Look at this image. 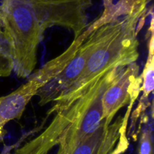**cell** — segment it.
<instances>
[{"label":"cell","instance_id":"cell-7","mask_svg":"<svg viewBox=\"0 0 154 154\" xmlns=\"http://www.w3.org/2000/svg\"><path fill=\"white\" fill-rule=\"evenodd\" d=\"M14 70L10 48L0 23V77H8Z\"/></svg>","mask_w":154,"mask_h":154},{"label":"cell","instance_id":"cell-6","mask_svg":"<svg viewBox=\"0 0 154 154\" xmlns=\"http://www.w3.org/2000/svg\"><path fill=\"white\" fill-rule=\"evenodd\" d=\"M150 38L149 42V54L147 63L144 66V71L141 77L142 79V86L141 87V91H142V96L138 103V108L133 112L132 120H136L140 114L145 110L147 105L146 102L148 101L150 93L153 92L154 87V44H153V20L152 17L150 22Z\"/></svg>","mask_w":154,"mask_h":154},{"label":"cell","instance_id":"cell-2","mask_svg":"<svg viewBox=\"0 0 154 154\" xmlns=\"http://www.w3.org/2000/svg\"><path fill=\"white\" fill-rule=\"evenodd\" d=\"M68 63V57L61 54L48 62L19 88L7 96L0 97V141H3L5 135V126L11 120L20 118L32 98L61 72Z\"/></svg>","mask_w":154,"mask_h":154},{"label":"cell","instance_id":"cell-8","mask_svg":"<svg viewBox=\"0 0 154 154\" xmlns=\"http://www.w3.org/2000/svg\"><path fill=\"white\" fill-rule=\"evenodd\" d=\"M14 147V145L11 146H5L4 148H3L2 151L1 152L0 154H12L11 150H13Z\"/></svg>","mask_w":154,"mask_h":154},{"label":"cell","instance_id":"cell-1","mask_svg":"<svg viewBox=\"0 0 154 154\" xmlns=\"http://www.w3.org/2000/svg\"><path fill=\"white\" fill-rule=\"evenodd\" d=\"M43 29L54 26L71 29L78 38L88 26L87 11L92 0H18Z\"/></svg>","mask_w":154,"mask_h":154},{"label":"cell","instance_id":"cell-3","mask_svg":"<svg viewBox=\"0 0 154 154\" xmlns=\"http://www.w3.org/2000/svg\"><path fill=\"white\" fill-rule=\"evenodd\" d=\"M87 28L89 31L88 35L78 47L70 62L61 72L38 92L39 105L42 106L60 100L82 76L95 42L94 26L91 23Z\"/></svg>","mask_w":154,"mask_h":154},{"label":"cell","instance_id":"cell-5","mask_svg":"<svg viewBox=\"0 0 154 154\" xmlns=\"http://www.w3.org/2000/svg\"><path fill=\"white\" fill-rule=\"evenodd\" d=\"M141 82L139 66L135 63L120 69L103 94V120L112 122L119 110L133 105L141 92Z\"/></svg>","mask_w":154,"mask_h":154},{"label":"cell","instance_id":"cell-4","mask_svg":"<svg viewBox=\"0 0 154 154\" xmlns=\"http://www.w3.org/2000/svg\"><path fill=\"white\" fill-rule=\"evenodd\" d=\"M132 104L114 122L104 119L91 135L66 154H123L129 147L126 135Z\"/></svg>","mask_w":154,"mask_h":154}]
</instances>
